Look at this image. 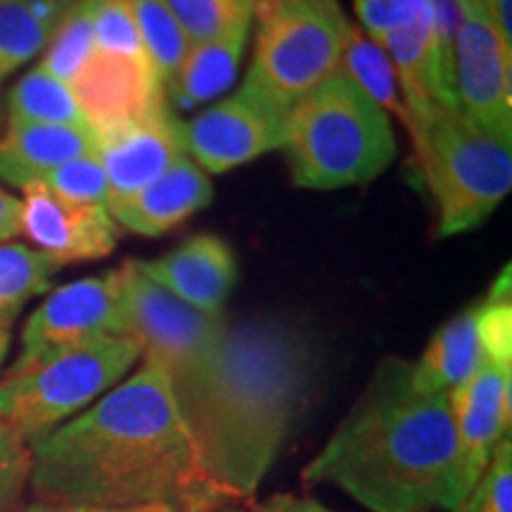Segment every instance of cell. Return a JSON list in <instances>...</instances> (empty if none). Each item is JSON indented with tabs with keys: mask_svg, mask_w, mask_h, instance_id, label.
Listing matches in <instances>:
<instances>
[{
	"mask_svg": "<svg viewBox=\"0 0 512 512\" xmlns=\"http://www.w3.org/2000/svg\"><path fill=\"white\" fill-rule=\"evenodd\" d=\"M29 494L91 508L221 512L238 508L202 470L178 413L169 373L143 358L88 411L31 441Z\"/></svg>",
	"mask_w": 512,
	"mask_h": 512,
	"instance_id": "obj_1",
	"label": "cell"
},
{
	"mask_svg": "<svg viewBox=\"0 0 512 512\" xmlns=\"http://www.w3.org/2000/svg\"><path fill=\"white\" fill-rule=\"evenodd\" d=\"M316 354L280 318L223 325L214 344L169 375L202 470L235 503H252L309 401Z\"/></svg>",
	"mask_w": 512,
	"mask_h": 512,
	"instance_id": "obj_2",
	"label": "cell"
},
{
	"mask_svg": "<svg viewBox=\"0 0 512 512\" xmlns=\"http://www.w3.org/2000/svg\"><path fill=\"white\" fill-rule=\"evenodd\" d=\"M302 482L337 486L370 512H458L463 465L448 396L418 392L411 363L384 358Z\"/></svg>",
	"mask_w": 512,
	"mask_h": 512,
	"instance_id": "obj_3",
	"label": "cell"
},
{
	"mask_svg": "<svg viewBox=\"0 0 512 512\" xmlns=\"http://www.w3.org/2000/svg\"><path fill=\"white\" fill-rule=\"evenodd\" d=\"M280 150L294 185L342 190L380 178L394 162L396 138L392 119L339 67L287 112Z\"/></svg>",
	"mask_w": 512,
	"mask_h": 512,
	"instance_id": "obj_4",
	"label": "cell"
},
{
	"mask_svg": "<svg viewBox=\"0 0 512 512\" xmlns=\"http://www.w3.org/2000/svg\"><path fill=\"white\" fill-rule=\"evenodd\" d=\"M256 46L242 93L285 114L342 64L351 31L339 0H256Z\"/></svg>",
	"mask_w": 512,
	"mask_h": 512,
	"instance_id": "obj_5",
	"label": "cell"
},
{
	"mask_svg": "<svg viewBox=\"0 0 512 512\" xmlns=\"http://www.w3.org/2000/svg\"><path fill=\"white\" fill-rule=\"evenodd\" d=\"M411 138L437 204L439 235L470 233L508 197L512 143L484 131L463 107L437 114Z\"/></svg>",
	"mask_w": 512,
	"mask_h": 512,
	"instance_id": "obj_6",
	"label": "cell"
},
{
	"mask_svg": "<svg viewBox=\"0 0 512 512\" xmlns=\"http://www.w3.org/2000/svg\"><path fill=\"white\" fill-rule=\"evenodd\" d=\"M140 356L136 339L112 335L57 351L22 373L3 375L0 420L31 444L117 387Z\"/></svg>",
	"mask_w": 512,
	"mask_h": 512,
	"instance_id": "obj_7",
	"label": "cell"
},
{
	"mask_svg": "<svg viewBox=\"0 0 512 512\" xmlns=\"http://www.w3.org/2000/svg\"><path fill=\"white\" fill-rule=\"evenodd\" d=\"M451 24L453 69L463 112L491 136L512 143V50L498 36L484 0H434Z\"/></svg>",
	"mask_w": 512,
	"mask_h": 512,
	"instance_id": "obj_8",
	"label": "cell"
},
{
	"mask_svg": "<svg viewBox=\"0 0 512 512\" xmlns=\"http://www.w3.org/2000/svg\"><path fill=\"white\" fill-rule=\"evenodd\" d=\"M112 335H128L121 266L57 287L24 323L22 351L5 375L22 373L57 351Z\"/></svg>",
	"mask_w": 512,
	"mask_h": 512,
	"instance_id": "obj_9",
	"label": "cell"
},
{
	"mask_svg": "<svg viewBox=\"0 0 512 512\" xmlns=\"http://www.w3.org/2000/svg\"><path fill=\"white\" fill-rule=\"evenodd\" d=\"M380 46L394 64L411 136L437 114L458 110L451 24L434 0H427L411 19L384 36Z\"/></svg>",
	"mask_w": 512,
	"mask_h": 512,
	"instance_id": "obj_10",
	"label": "cell"
},
{
	"mask_svg": "<svg viewBox=\"0 0 512 512\" xmlns=\"http://www.w3.org/2000/svg\"><path fill=\"white\" fill-rule=\"evenodd\" d=\"M124 268L126 332L143 349V358L162 363L176 373L202 356L226 325L223 316H207L159 287L140 271L138 261Z\"/></svg>",
	"mask_w": 512,
	"mask_h": 512,
	"instance_id": "obj_11",
	"label": "cell"
},
{
	"mask_svg": "<svg viewBox=\"0 0 512 512\" xmlns=\"http://www.w3.org/2000/svg\"><path fill=\"white\" fill-rule=\"evenodd\" d=\"M185 155L207 174H226L283 147L285 114L238 91L183 124Z\"/></svg>",
	"mask_w": 512,
	"mask_h": 512,
	"instance_id": "obj_12",
	"label": "cell"
},
{
	"mask_svg": "<svg viewBox=\"0 0 512 512\" xmlns=\"http://www.w3.org/2000/svg\"><path fill=\"white\" fill-rule=\"evenodd\" d=\"M448 406L458 434L467 498L496 446L510 437L512 354H484L475 373L448 394Z\"/></svg>",
	"mask_w": 512,
	"mask_h": 512,
	"instance_id": "obj_13",
	"label": "cell"
},
{
	"mask_svg": "<svg viewBox=\"0 0 512 512\" xmlns=\"http://www.w3.org/2000/svg\"><path fill=\"white\" fill-rule=\"evenodd\" d=\"M22 192V233L38 252L60 266L102 259L114 252L119 226L105 204L64 200L41 183L24 185Z\"/></svg>",
	"mask_w": 512,
	"mask_h": 512,
	"instance_id": "obj_14",
	"label": "cell"
},
{
	"mask_svg": "<svg viewBox=\"0 0 512 512\" xmlns=\"http://www.w3.org/2000/svg\"><path fill=\"white\" fill-rule=\"evenodd\" d=\"M69 86L95 136L117 131L166 102L164 83L150 62L105 50H95Z\"/></svg>",
	"mask_w": 512,
	"mask_h": 512,
	"instance_id": "obj_15",
	"label": "cell"
},
{
	"mask_svg": "<svg viewBox=\"0 0 512 512\" xmlns=\"http://www.w3.org/2000/svg\"><path fill=\"white\" fill-rule=\"evenodd\" d=\"M98 157L110 185V207L143 190L185 157L183 121L164 102L145 117L98 136Z\"/></svg>",
	"mask_w": 512,
	"mask_h": 512,
	"instance_id": "obj_16",
	"label": "cell"
},
{
	"mask_svg": "<svg viewBox=\"0 0 512 512\" xmlns=\"http://www.w3.org/2000/svg\"><path fill=\"white\" fill-rule=\"evenodd\" d=\"M138 266L159 287L207 316H223L238 280L233 249L216 235H195L174 252L155 261H138Z\"/></svg>",
	"mask_w": 512,
	"mask_h": 512,
	"instance_id": "obj_17",
	"label": "cell"
},
{
	"mask_svg": "<svg viewBox=\"0 0 512 512\" xmlns=\"http://www.w3.org/2000/svg\"><path fill=\"white\" fill-rule=\"evenodd\" d=\"M211 197L214 185L209 174L185 155L143 190L110 204L107 209L117 226L145 238H159L200 209L209 207Z\"/></svg>",
	"mask_w": 512,
	"mask_h": 512,
	"instance_id": "obj_18",
	"label": "cell"
},
{
	"mask_svg": "<svg viewBox=\"0 0 512 512\" xmlns=\"http://www.w3.org/2000/svg\"><path fill=\"white\" fill-rule=\"evenodd\" d=\"M98 155V136L91 128L10 121L0 138V181L24 188L55 166Z\"/></svg>",
	"mask_w": 512,
	"mask_h": 512,
	"instance_id": "obj_19",
	"label": "cell"
},
{
	"mask_svg": "<svg viewBox=\"0 0 512 512\" xmlns=\"http://www.w3.org/2000/svg\"><path fill=\"white\" fill-rule=\"evenodd\" d=\"M484 358L482 302L439 328L418 363H411V382L422 394H451L475 373Z\"/></svg>",
	"mask_w": 512,
	"mask_h": 512,
	"instance_id": "obj_20",
	"label": "cell"
},
{
	"mask_svg": "<svg viewBox=\"0 0 512 512\" xmlns=\"http://www.w3.org/2000/svg\"><path fill=\"white\" fill-rule=\"evenodd\" d=\"M249 29H252V22H242L219 38L190 43L181 67L164 86L176 107L195 110V107L219 98L233 86L247 48Z\"/></svg>",
	"mask_w": 512,
	"mask_h": 512,
	"instance_id": "obj_21",
	"label": "cell"
},
{
	"mask_svg": "<svg viewBox=\"0 0 512 512\" xmlns=\"http://www.w3.org/2000/svg\"><path fill=\"white\" fill-rule=\"evenodd\" d=\"M72 0H0V83L46 50Z\"/></svg>",
	"mask_w": 512,
	"mask_h": 512,
	"instance_id": "obj_22",
	"label": "cell"
},
{
	"mask_svg": "<svg viewBox=\"0 0 512 512\" xmlns=\"http://www.w3.org/2000/svg\"><path fill=\"white\" fill-rule=\"evenodd\" d=\"M8 117L10 121H31V124L91 128L74 98L72 86L55 79L43 67L31 69L15 83L8 95Z\"/></svg>",
	"mask_w": 512,
	"mask_h": 512,
	"instance_id": "obj_23",
	"label": "cell"
},
{
	"mask_svg": "<svg viewBox=\"0 0 512 512\" xmlns=\"http://www.w3.org/2000/svg\"><path fill=\"white\" fill-rule=\"evenodd\" d=\"M339 67L358 83L363 93L375 102L387 117H394L408 128V112L401 100L399 79H396L394 64L387 50L373 38L363 34L361 27L351 24L347 46H344L342 64Z\"/></svg>",
	"mask_w": 512,
	"mask_h": 512,
	"instance_id": "obj_24",
	"label": "cell"
},
{
	"mask_svg": "<svg viewBox=\"0 0 512 512\" xmlns=\"http://www.w3.org/2000/svg\"><path fill=\"white\" fill-rule=\"evenodd\" d=\"M60 264L19 242L0 245V325H12L19 311L53 287Z\"/></svg>",
	"mask_w": 512,
	"mask_h": 512,
	"instance_id": "obj_25",
	"label": "cell"
},
{
	"mask_svg": "<svg viewBox=\"0 0 512 512\" xmlns=\"http://www.w3.org/2000/svg\"><path fill=\"white\" fill-rule=\"evenodd\" d=\"M124 3L133 22H136L138 36L152 67L166 86L188 53V36L166 5V0H124Z\"/></svg>",
	"mask_w": 512,
	"mask_h": 512,
	"instance_id": "obj_26",
	"label": "cell"
},
{
	"mask_svg": "<svg viewBox=\"0 0 512 512\" xmlns=\"http://www.w3.org/2000/svg\"><path fill=\"white\" fill-rule=\"evenodd\" d=\"M95 53L91 0H72L50 36L46 55L38 67L46 69L55 79L72 83L88 57Z\"/></svg>",
	"mask_w": 512,
	"mask_h": 512,
	"instance_id": "obj_27",
	"label": "cell"
},
{
	"mask_svg": "<svg viewBox=\"0 0 512 512\" xmlns=\"http://www.w3.org/2000/svg\"><path fill=\"white\" fill-rule=\"evenodd\" d=\"M256 0H166L190 43L219 38L254 19Z\"/></svg>",
	"mask_w": 512,
	"mask_h": 512,
	"instance_id": "obj_28",
	"label": "cell"
},
{
	"mask_svg": "<svg viewBox=\"0 0 512 512\" xmlns=\"http://www.w3.org/2000/svg\"><path fill=\"white\" fill-rule=\"evenodd\" d=\"M36 183L46 185L50 192L64 200L81 204H105L107 207V197H110V185H107L105 169H102L98 155H86L55 166Z\"/></svg>",
	"mask_w": 512,
	"mask_h": 512,
	"instance_id": "obj_29",
	"label": "cell"
},
{
	"mask_svg": "<svg viewBox=\"0 0 512 512\" xmlns=\"http://www.w3.org/2000/svg\"><path fill=\"white\" fill-rule=\"evenodd\" d=\"M91 12L95 50H105V53H117L150 62L143 41L138 36L136 22H133L124 0H91Z\"/></svg>",
	"mask_w": 512,
	"mask_h": 512,
	"instance_id": "obj_30",
	"label": "cell"
},
{
	"mask_svg": "<svg viewBox=\"0 0 512 512\" xmlns=\"http://www.w3.org/2000/svg\"><path fill=\"white\" fill-rule=\"evenodd\" d=\"M34 456L27 439L0 420V512H17L29 491Z\"/></svg>",
	"mask_w": 512,
	"mask_h": 512,
	"instance_id": "obj_31",
	"label": "cell"
},
{
	"mask_svg": "<svg viewBox=\"0 0 512 512\" xmlns=\"http://www.w3.org/2000/svg\"><path fill=\"white\" fill-rule=\"evenodd\" d=\"M458 512H512V444L510 437L496 446L482 477L472 486Z\"/></svg>",
	"mask_w": 512,
	"mask_h": 512,
	"instance_id": "obj_32",
	"label": "cell"
},
{
	"mask_svg": "<svg viewBox=\"0 0 512 512\" xmlns=\"http://www.w3.org/2000/svg\"><path fill=\"white\" fill-rule=\"evenodd\" d=\"M427 0H354V10L361 31L375 43L392 34L406 19H411Z\"/></svg>",
	"mask_w": 512,
	"mask_h": 512,
	"instance_id": "obj_33",
	"label": "cell"
},
{
	"mask_svg": "<svg viewBox=\"0 0 512 512\" xmlns=\"http://www.w3.org/2000/svg\"><path fill=\"white\" fill-rule=\"evenodd\" d=\"M254 512H332L328 505H323L311 496H294L278 494L268 501L254 505Z\"/></svg>",
	"mask_w": 512,
	"mask_h": 512,
	"instance_id": "obj_34",
	"label": "cell"
},
{
	"mask_svg": "<svg viewBox=\"0 0 512 512\" xmlns=\"http://www.w3.org/2000/svg\"><path fill=\"white\" fill-rule=\"evenodd\" d=\"M22 235V200L0 188V245Z\"/></svg>",
	"mask_w": 512,
	"mask_h": 512,
	"instance_id": "obj_35",
	"label": "cell"
},
{
	"mask_svg": "<svg viewBox=\"0 0 512 512\" xmlns=\"http://www.w3.org/2000/svg\"><path fill=\"white\" fill-rule=\"evenodd\" d=\"M17 512H171L164 505H145V508H91V505H64V503H38L22 505Z\"/></svg>",
	"mask_w": 512,
	"mask_h": 512,
	"instance_id": "obj_36",
	"label": "cell"
},
{
	"mask_svg": "<svg viewBox=\"0 0 512 512\" xmlns=\"http://www.w3.org/2000/svg\"><path fill=\"white\" fill-rule=\"evenodd\" d=\"M484 3L505 48L512 50V0H484Z\"/></svg>",
	"mask_w": 512,
	"mask_h": 512,
	"instance_id": "obj_37",
	"label": "cell"
},
{
	"mask_svg": "<svg viewBox=\"0 0 512 512\" xmlns=\"http://www.w3.org/2000/svg\"><path fill=\"white\" fill-rule=\"evenodd\" d=\"M10 328L12 325H0V368H3L5 356L10 351Z\"/></svg>",
	"mask_w": 512,
	"mask_h": 512,
	"instance_id": "obj_38",
	"label": "cell"
},
{
	"mask_svg": "<svg viewBox=\"0 0 512 512\" xmlns=\"http://www.w3.org/2000/svg\"><path fill=\"white\" fill-rule=\"evenodd\" d=\"M221 512H245V510H240V508H228V510H221Z\"/></svg>",
	"mask_w": 512,
	"mask_h": 512,
	"instance_id": "obj_39",
	"label": "cell"
}]
</instances>
